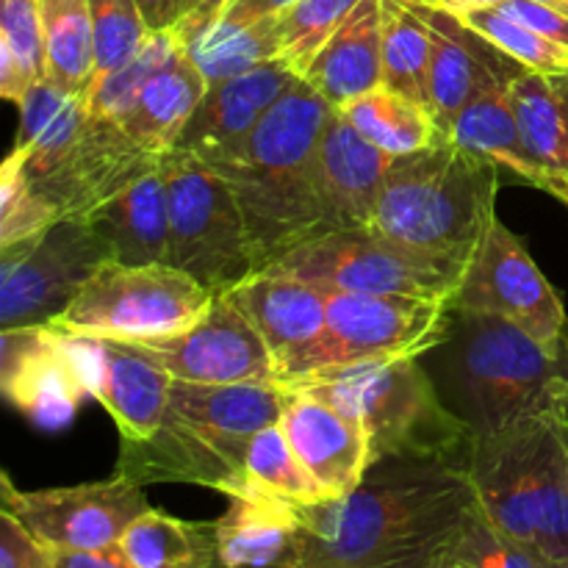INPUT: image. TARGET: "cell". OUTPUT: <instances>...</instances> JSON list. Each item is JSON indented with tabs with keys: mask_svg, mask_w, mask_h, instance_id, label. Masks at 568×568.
Masks as SVG:
<instances>
[{
	"mask_svg": "<svg viewBox=\"0 0 568 568\" xmlns=\"http://www.w3.org/2000/svg\"><path fill=\"white\" fill-rule=\"evenodd\" d=\"M92 358V397L109 410L120 438H148L170 403V375L159 355L139 342L87 338Z\"/></svg>",
	"mask_w": 568,
	"mask_h": 568,
	"instance_id": "ffe728a7",
	"label": "cell"
},
{
	"mask_svg": "<svg viewBox=\"0 0 568 568\" xmlns=\"http://www.w3.org/2000/svg\"><path fill=\"white\" fill-rule=\"evenodd\" d=\"M44 78L87 94L94 81V31L89 0H42Z\"/></svg>",
	"mask_w": 568,
	"mask_h": 568,
	"instance_id": "d6a6232c",
	"label": "cell"
},
{
	"mask_svg": "<svg viewBox=\"0 0 568 568\" xmlns=\"http://www.w3.org/2000/svg\"><path fill=\"white\" fill-rule=\"evenodd\" d=\"M294 3L297 0H227L216 11V17H222L225 22H233V26H255V22L281 17Z\"/></svg>",
	"mask_w": 568,
	"mask_h": 568,
	"instance_id": "ee69618b",
	"label": "cell"
},
{
	"mask_svg": "<svg viewBox=\"0 0 568 568\" xmlns=\"http://www.w3.org/2000/svg\"><path fill=\"white\" fill-rule=\"evenodd\" d=\"M170 192V264L214 294L255 275L247 222L231 183L186 150L164 155Z\"/></svg>",
	"mask_w": 568,
	"mask_h": 568,
	"instance_id": "ba28073f",
	"label": "cell"
},
{
	"mask_svg": "<svg viewBox=\"0 0 568 568\" xmlns=\"http://www.w3.org/2000/svg\"><path fill=\"white\" fill-rule=\"evenodd\" d=\"M453 316L455 300L327 292L325 331L277 386L320 369L366 361L422 358L447 342Z\"/></svg>",
	"mask_w": 568,
	"mask_h": 568,
	"instance_id": "52a82bcc",
	"label": "cell"
},
{
	"mask_svg": "<svg viewBox=\"0 0 568 568\" xmlns=\"http://www.w3.org/2000/svg\"><path fill=\"white\" fill-rule=\"evenodd\" d=\"M566 205H568V203H566Z\"/></svg>",
	"mask_w": 568,
	"mask_h": 568,
	"instance_id": "6f0895ef",
	"label": "cell"
},
{
	"mask_svg": "<svg viewBox=\"0 0 568 568\" xmlns=\"http://www.w3.org/2000/svg\"><path fill=\"white\" fill-rule=\"evenodd\" d=\"M109 250L87 222L61 220L28 242L0 247V327L48 325L81 294Z\"/></svg>",
	"mask_w": 568,
	"mask_h": 568,
	"instance_id": "30bf717a",
	"label": "cell"
},
{
	"mask_svg": "<svg viewBox=\"0 0 568 568\" xmlns=\"http://www.w3.org/2000/svg\"><path fill=\"white\" fill-rule=\"evenodd\" d=\"M458 311L497 314L549 347H564L568 322L560 294L510 227L494 216L455 297Z\"/></svg>",
	"mask_w": 568,
	"mask_h": 568,
	"instance_id": "5bb4252c",
	"label": "cell"
},
{
	"mask_svg": "<svg viewBox=\"0 0 568 568\" xmlns=\"http://www.w3.org/2000/svg\"><path fill=\"white\" fill-rule=\"evenodd\" d=\"M3 508L55 552L116 549L128 527L150 510L142 486L114 475L81 486L17 491L3 475Z\"/></svg>",
	"mask_w": 568,
	"mask_h": 568,
	"instance_id": "7c38bea8",
	"label": "cell"
},
{
	"mask_svg": "<svg viewBox=\"0 0 568 568\" xmlns=\"http://www.w3.org/2000/svg\"><path fill=\"white\" fill-rule=\"evenodd\" d=\"M503 3H508V0H447V3H444V9L460 14V11L488 9V6H503Z\"/></svg>",
	"mask_w": 568,
	"mask_h": 568,
	"instance_id": "681fc988",
	"label": "cell"
},
{
	"mask_svg": "<svg viewBox=\"0 0 568 568\" xmlns=\"http://www.w3.org/2000/svg\"><path fill=\"white\" fill-rule=\"evenodd\" d=\"M264 272L294 275L322 292L419 300H455L466 275L464 266L416 253L372 231L327 233L292 250Z\"/></svg>",
	"mask_w": 568,
	"mask_h": 568,
	"instance_id": "9c48e42d",
	"label": "cell"
},
{
	"mask_svg": "<svg viewBox=\"0 0 568 568\" xmlns=\"http://www.w3.org/2000/svg\"><path fill=\"white\" fill-rule=\"evenodd\" d=\"M33 83H39V81H33V78L28 75L20 64H17L14 53H11V50L0 42V94L9 100H14V103H20Z\"/></svg>",
	"mask_w": 568,
	"mask_h": 568,
	"instance_id": "f6af8a7d",
	"label": "cell"
},
{
	"mask_svg": "<svg viewBox=\"0 0 568 568\" xmlns=\"http://www.w3.org/2000/svg\"><path fill=\"white\" fill-rule=\"evenodd\" d=\"M333 109L383 87V6L361 0L342 28L314 55L303 75Z\"/></svg>",
	"mask_w": 568,
	"mask_h": 568,
	"instance_id": "cb8c5ba5",
	"label": "cell"
},
{
	"mask_svg": "<svg viewBox=\"0 0 568 568\" xmlns=\"http://www.w3.org/2000/svg\"><path fill=\"white\" fill-rule=\"evenodd\" d=\"M250 442L166 405L161 425L148 438H120L116 475L139 486L183 483L225 497L250 494Z\"/></svg>",
	"mask_w": 568,
	"mask_h": 568,
	"instance_id": "8fae6325",
	"label": "cell"
},
{
	"mask_svg": "<svg viewBox=\"0 0 568 568\" xmlns=\"http://www.w3.org/2000/svg\"><path fill=\"white\" fill-rule=\"evenodd\" d=\"M120 552L133 568H214L216 521H186L150 508L128 527Z\"/></svg>",
	"mask_w": 568,
	"mask_h": 568,
	"instance_id": "1f68e13d",
	"label": "cell"
},
{
	"mask_svg": "<svg viewBox=\"0 0 568 568\" xmlns=\"http://www.w3.org/2000/svg\"><path fill=\"white\" fill-rule=\"evenodd\" d=\"M144 344L159 355L170 375L183 383L227 386L277 381L275 358L264 336L225 292L216 294L203 320L192 327Z\"/></svg>",
	"mask_w": 568,
	"mask_h": 568,
	"instance_id": "2e32d148",
	"label": "cell"
},
{
	"mask_svg": "<svg viewBox=\"0 0 568 568\" xmlns=\"http://www.w3.org/2000/svg\"><path fill=\"white\" fill-rule=\"evenodd\" d=\"M216 294L172 264L103 261L75 300L48 325L83 338L155 342L203 320Z\"/></svg>",
	"mask_w": 568,
	"mask_h": 568,
	"instance_id": "8992f818",
	"label": "cell"
},
{
	"mask_svg": "<svg viewBox=\"0 0 568 568\" xmlns=\"http://www.w3.org/2000/svg\"><path fill=\"white\" fill-rule=\"evenodd\" d=\"M383 6V87L430 109L433 33L408 0Z\"/></svg>",
	"mask_w": 568,
	"mask_h": 568,
	"instance_id": "836d02e7",
	"label": "cell"
},
{
	"mask_svg": "<svg viewBox=\"0 0 568 568\" xmlns=\"http://www.w3.org/2000/svg\"><path fill=\"white\" fill-rule=\"evenodd\" d=\"M303 519L297 505L270 494L231 497V508L216 519V566L266 568L300 558Z\"/></svg>",
	"mask_w": 568,
	"mask_h": 568,
	"instance_id": "d4e9b609",
	"label": "cell"
},
{
	"mask_svg": "<svg viewBox=\"0 0 568 568\" xmlns=\"http://www.w3.org/2000/svg\"><path fill=\"white\" fill-rule=\"evenodd\" d=\"M164 155L142 148L116 120L92 114L64 159L31 183L59 220L87 222L144 172L155 170Z\"/></svg>",
	"mask_w": 568,
	"mask_h": 568,
	"instance_id": "9a60e30c",
	"label": "cell"
},
{
	"mask_svg": "<svg viewBox=\"0 0 568 568\" xmlns=\"http://www.w3.org/2000/svg\"><path fill=\"white\" fill-rule=\"evenodd\" d=\"M566 78H568V72H566Z\"/></svg>",
	"mask_w": 568,
	"mask_h": 568,
	"instance_id": "9f6ffc18",
	"label": "cell"
},
{
	"mask_svg": "<svg viewBox=\"0 0 568 568\" xmlns=\"http://www.w3.org/2000/svg\"><path fill=\"white\" fill-rule=\"evenodd\" d=\"M170 31L175 33L181 50L197 67L209 87L231 81L264 61L277 59L281 53L277 17L255 26H233L216 14L186 17Z\"/></svg>",
	"mask_w": 568,
	"mask_h": 568,
	"instance_id": "83f0119b",
	"label": "cell"
},
{
	"mask_svg": "<svg viewBox=\"0 0 568 568\" xmlns=\"http://www.w3.org/2000/svg\"><path fill=\"white\" fill-rule=\"evenodd\" d=\"M281 388L320 394L353 416L369 438L372 464L383 458H422L469 466L475 430L444 403L419 358L308 372Z\"/></svg>",
	"mask_w": 568,
	"mask_h": 568,
	"instance_id": "5b68a950",
	"label": "cell"
},
{
	"mask_svg": "<svg viewBox=\"0 0 568 568\" xmlns=\"http://www.w3.org/2000/svg\"><path fill=\"white\" fill-rule=\"evenodd\" d=\"M566 344H568V336H566Z\"/></svg>",
	"mask_w": 568,
	"mask_h": 568,
	"instance_id": "11a10c76",
	"label": "cell"
},
{
	"mask_svg": "<svg viewBox=\"0 0 568 568\" xmlns=\"http://www.w3.org/2000/svg\"><path fill=\"white\" fill-rule=\"evenodd\" d=\"M17 105H20V131L14 148L22 153L28 178L37 181L53 170L67 150L78 142L92 116L89 98L67 92L42 78Z\"/></svg>",
	"mask_w": 568,
	"mask_h": 568,
	"instance_id": "f546056e",
	"label": "cell"
},
{
	"mask_svg": "<svg viewBox=\"0 0 568 568\" xmlns=\"http://www.w3.org/2000/svg\"><path fill=\"white\" fill-rule=\"evenodd\" d=\"M477 510L469 466L383 458L347 497L300 508L314 568H447Z\"/></svg>",
	"mask_w": 568,
	"mask_h": 568,
	"instance_id": "6da1fadb",
	"label": "cell"
},
{
	"mask_svg": "<svg viewBox=\"0 0 568 568\" xmlns=\"http://www.w3.org/2000/svg\"><path fill=\"white\" fill-rule=\"evenodd\" d=\"M447 568H458V566H447Z\"/></svg>",
	"mask_w": 568,
	"mask_h": 568,
	"instance_id": "db71d44e",
	"label": "cell"
},
{
	"mask_svg": "<svg viewBox=\"0 0 568 568\" xmlns=\"http://www.w3.org/2000/svg\"><path fill=\"white\" fill-rule=\"evenodd\" d=\"M281 427L327 499L355 491L372 466L364 427L320 394L286 392Z\"/></svg>",
	"mask_w": 568,
	"mask_h": 568,
	"instance_id": "d6986e66",
	"label": "cell"
},
{
	"mask_svg": "<svg viewBox=\"0 0 568 568\" xmlns=\"http://www.w3.org/2000/svg\"><path fill=\"white\" fill-rule=\"evenodd\" d=\"M449 349V408L475 438L527 416L568 414V344L549 347L497 314L458 311L444 342Z\"/></svg>",
	"mask_w": 568,
	"mask_h": 568,
	"instance_id": "3957f363",
	"label": "cell"
},
{
	"mask_svg": "<svg viewBox=\"0 0 568 568\" xmlns=\"http://www.w3.org/2000/svg\"><path fill=\"white\" fill-rule=\"evenodd\" d=\"M225 294L264 336L277 366L275 386L325 331L327 292L294 275L255 272Z\"/></svg>",
	"mask_w": 568,
	"mask_h": 568,
	"instance_id": "44dd1931",
	"label": "cell"
},
{
	"mask_svg": "<svg viewBox=\"0 0 568 568\" xmlns=\"http://www.w3.org/2000/svg\"><path fill=\"white\" fill-rule=\"evenodd\" d=\"M361 0H297L281 17V53L277 59L303 75L327 39L347 22Z\"/></svg>",
	"mask_w": 568,
	"mask_h": 568,
	"instance_id": "8d00e7d4",
	"label": "cell"
},
{
	"mask_svg": "<svg viewBox=\"0 0 568 568\" xmlns=\"http://www.w3.org/2000/svg\"><path fill=\"white\" fill-rule=\"evenodd\" d=\"M94 31V81H103L133 59L150 31L136 0H89Z\"/></svg>",
	"mask_w": 568,
	"mask_h": 568,
	"instance_id": "ab89813d",
	"label": "cell"
},
{
	"mask_svg": "<svg viewBox=\"0 0 568 568\" xmlns=\"http://www.w3.org/2000/svg\"><path fill=\"white\" fill-rule=\"evenodd\" d=\"M214 568H222V566H214ZM266 568H314L308 564H303V560H288V564H277V566H266Z\"/></svg>",
	"mask_w": 568,
	"mask_h": 568,
	"instance_id": "816d5d0a",
	"label": "cell"
},
{
	"mask_svg": "<svg viewBox=\"0 0 568 568\" xmlns=\"http://www.w3.org/2000/svg\"><path fill=\"white\" fill-rule=\"evenodd\" d=\"M333 105L300 78L247 142L209 164L231 183L247 222L255 272L331 233L316 192V148Z\"/></svg>",
	"mask_w": 568,
	"mask_h": 568,
	"instance_id": "7a4b0ae2",
	"label": "cell"
},
{
	"mask_svg": "<svg viewBox=\"0 0 568 568\" xmlns=\"http://www.w3.org/2000/svg\"><path fill=\"white\" fill-rule=\"evenodd\" d=\"M0 42L14 53L17 64H20L33 81H42L44 78L42 0H3Z\"/></svg>",
	"mask_w": 568,
	"mask_h": 568,
	"instance_id": "b9f144b4",
	"label": "cell"
},
{
	"mask_svg": "<svg viewBox=\"0 0 568 568\" xmlns=\"http://www.w3.org/2000/svg\"><path fill=\"white\" fill-rule=\"evenodd\" d=\"M0 388L14 408L44 430L70 425L78 405L92 397L89 342L53 325L3 331Z\"/></svg>",
	"mask_w": 568,
	"mask_h": 568,
	"instance_id": "4fadbf2b",
	"label": "cell"
},
{
	"mask_svg": "<svg viewBox=\"0 0 568 568\" xmlns=\"http://www.w3.org/2000/svg\"><path fill=\"white\" fill-rule=\"evenodd\" d=\"M55 568H133L116 549L100 552H55Z\"/></svg>",
	"mask_w": 568,
	"mask_h": 568,
	"instance_id": "bcb514c9",
	"label": "cell"
},
{
	"mask_svg": "<svg viewBox=\"0 0 568 568\" xmlns=\"http://www.w3.org/2000/svg\"><path fill=\"white\" fill-rule=\"evenodd\" d=\"M536 3L552 6V9H558V11H564V14H568V0H536Z\"/></svg>",
	"mask_w": 568,
	"mask_h": 568,
	"instance_id": "f907efd6",
	"label": "cell"
},
{
	"mask_svg": "<svg viewBox=\"0 0 568 568\" xmlns=\"http://www.w3.org/2000/svg\"><path fill=\"white\" fill-rule=\"evenodd\" d=\"M394 155L361 136L338 109L327 116L316 148V192L331 233L366 231L375 216Z\"/></svg>",
	"mask_w": 568,
	"mask_h": 568,
	"instance_id": "e0dca14e",
	"label": "cell"
},
{
	"mask_svg": "<svg viewBox=\"0 0 568 568\" xmlns=\"http://www.w3.org/2000/svg\"><path fill=\"white\" fill-rule=\"evenodd\" d=\"M178 50H181V44H178L172 31L150 33L148 42L142 44V50H139L128 64H122L120 70H114L111 75H105L103 81H98L89 89V111L98 116H109V120L120 122L122 116L131 111V105L136 103V98L142 94V89L148 87L150 78H153Z\"/></svg>",
	"mask_w": 568,
	"mask_h": 568,
	"instance_id": "74e56055",
	"label": "cell"
},
{
	"mask_svg": "<svg viewBox=\"0 0 568 568\" xmlns=\"http://www.w3.org/2000/svg\"><path fill=\"white\" fill-rule=\"evenodd\" d=\"M225 3L227 0H175L178 22L186 20V17H211V14H216V11H220Z\"/></svg>",
	"mask_w": 568,
	"mask_h": 568,
	"instance_id": "c3c4849f",
	"label": "cell"
},
{
	"mask_svg": "<svg viewBox=\"0 0 568 568\" xmlns=\"http://www.w3.org/2000/svg\"><path fill=\"white\" fill-rule=\"evenodd\" d=\"M150 31H170L178 22L175 0H136Z\"/></svg>",
	"mask_w": 568,
	"mask_h": 568,
	"instance_id": "7dc6e473",
	"label": "cell"
},
{
	"mask_svg": "<svg viewBox=\"0 0 568 568\" xmlns=\"http://www.w3.org/2000/svg\"><path fill=\"white\" fill-rule=\"evenodd\" d=\"M300 81L281 59L264 61L242 75L209 87L175 148L194 153L205 164L236 153L272 105Z\"/></svg>",
	"mask_w": 568,
	"mask_h": 568,
	"instance_id": "ac0fdd59",
	"label": "cell"
},
{
	"mask_svg": "<svg viewBox=\"0 0 568 568\" xmlns=\"http://www.w3.org/2000/svg\"><path fill=\"white\" fill-rule=\"evenodd\" d=\"M508 94L527 153L547 175L549 194L568 203V78L516 67Z\"/></svg>",
	"mask_w": 568,
	"mask_h": 568,
	"instance_id": "484cf974",
	"label": "cell"
},
{
	"mask_svg": "<svg viewBox=\"0 0 568 568\" xmlns=\"http://www.w3.org/2000/svg\"><path fill=\"white\" fill-rule=\"evenodd\" d=\"M499 175L491 161L453 139L394 159L366 231L469 270L494 222Z\"/></svg>",
	"mask_w": 568,
	"mask_h": 568,
	"instance_id": "277c9868",
	"label": "cell"
},
{
	"mask_svg": "<svg viewBox=\"0 0 568 568\" xmlns=\"http://www.w3.org/2000/svg\"><path fill=\"white\" fill-rule=\"evenodd\" d=\"M94 236L120 264H170V192L161 161L144 172L120 197L87 220Z\"/></svg>",
	"mask_w": 568,
	"mask_h": 568,
	"instance_id": "603a6c76",
	"label": "cell"
},
{
	"mask_svg": "<svg viewBox=\"0 0 568 568\" xmlns=\"http://www.w3.org/2000/svg\"><path fill=\"white\" fill-rule=\"evenodd\" d=\"M455 14V11H453ZM458 20L475 33H480L486 42L503 50L508 59L516 64L527 67V70L544 72V75H566L568 72V48L552 39L541 37L538 31L527 28L525 22L514 20L505 14L499 6H488V9H469L460 11Z\"/></svg>",
	"mask_w": 568,
	"mask_h": 568,
	"instance_id": "d590c367",
	"label": "cell"
},
{
	"mask_svg": "<svg viewBox=\"0 0 568 568\" xmlns=\"http://www.w3.org/2000/svg\"><path fill=\"white\" fill-rule=\"evenodd\" d=\"M0 568H55V549L39 541L6 508L0 514Z\"/></svg>",
	"mask_w": 568,
	"mask_h": 568,
	"instance_id": "7bdbcfd3",
	"label": "cell"
},
{
	"mask_svg": "<svg viewBox=\"0 0 568 568\" xmlns=\"http://www.w3.org/2000/svg\"><path fill=\"white\" fill-rule=\"evenodd\" d=\"M247 483L250 494H270V497L283 499L297 508L327 503V494L320 483L314 480L303 460L294 455L281 422L264 427L253 436L247 449Z\"/></svg>",
	"mask_w": 568,
	"mask_h": 568,
	"instance_id": "e575fe53",
	"label": "cell"
},
{
	"mask_svg": "<svg viewBox=\"0 0 568 568\" xmlns=\"http://www.w3.org/2000/svg\"><path fill=\"white\" fill-rule=\"evenodd\" d=\"M59 214L33 189L20 150H11L0 166V247L28 242L55 225Z\"/></svg>",
	"mask_w": 568,
	"mask_h": 568,
	"instance_id": "f35d334b",
	"label": "cell"
},
{
	"mask_svg": "<svg viewBox=\"0 0 568 568\" xmlns=\"http://www.w3.org/2000/svg\"><path fill=\"white\" fill-rule=\"evenodd\" d=\"M453 566L458 568H555L552 564L541 558V555L530 552V549L519 547L510 541L508 536L497 530L491 521L483 516L480 505H477L475 516H471L469 527H466L464 538H460L458 549H455Z\"/></svg>",
	"mask_w": 568,
	"mask_h": 568,
	"instance_id": "60d3db41",
	"label": "cell"
},
{
	"mask_svg": "<svg viewBox=\"0 0 568 568\" xmlns=\"http://www.w3.org/2000/svg\"><path fill=\"white\" fill-rule=\"evenodd\" d=\"M338 111L347 116V122L361 136L369 139L375 148L386 150L394 159L422 153L449 139L447 131H442L433 120L430 109L388 87L372 89Z\"/></svg>",
	"mask_w": 568,
	"mask_h": 568,
	"instance_id": "4dcf8cb0",
	"label": "cell"
},
{
	"mask_svg": "<svg viewBox=\"0 0 568 568\" xmlns=\"http://www.w3.org/2000/svg\"><path fill=\"white\" fill-rule=\"evenodd\" d=\"M205 92H209L205 78L186 59V53L178 50L150 78L148 87L136 98V103L120 120V125L142 148L153 150V153H170V150H175L183 128L189 125Z\"/></svg>",
	"mask_w": 568,
	"mask_h": 568,
	"instance_id": "f1b7e54d",
	"label": "cell"
},
{
	"mask_svg": "<svg viewBox=\"0 0 568 568\" xmlns=\"http://www.w3.org/2000/svg\"><path fill=\"white\" fill-rule=\"evenodd\" d=\"M408 3H419V6H433V9H444L447 0H408Z\"/></svg>",
	"mask_w": 568,
	"mask_h": 568,
	"instance_id": "f5cc1de1",
	"label": "cell"
},
{
	"mask_svg": "<svg viewBox=\"0 0 568 568\" xmlns=\"http://www.w3.org/2000/svg\"><path fill=\"white\" fill-rule=\"evenodd\" d=\"M430 26L433 53H430V114L442 131L453 128L455 116L464 111L480 83L483 72L491 64V42L466 28L458 14L447 9L410 3Z\"/></svg>",
	"mask_w": 568,
	"mask_h": 568,
	"instance_id": "4316f807",
	"label": "cell"
},
{
	"mask_svg": "<svg viewBox=\"0 0 568 568\" xmlns=\"http://www.w3.org/2000/svg\"><path fill=\"white\" fill-rule=\"evenodd\" d=\"M516 67L521 64H516L514 59H505L503 64H497V61L488 64L471 100L455 116L453 128H449V139L458 148L491 161L499 172L510 175L514 181L549 194L547 175L538 170V164L527 153L519 120H516L514 103H510L508 78Z\"/></svg>",
	"mask_w": 568,
	"mask_h": 568,
	"instance_id": "7402d4cb",
	"label": "cell"
}]
</instances>
